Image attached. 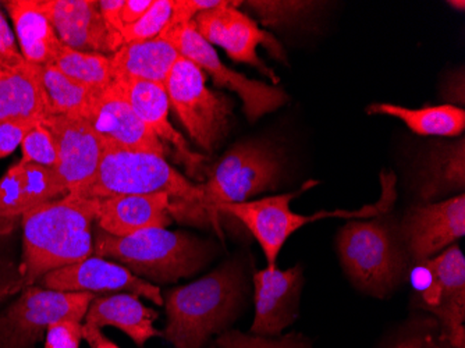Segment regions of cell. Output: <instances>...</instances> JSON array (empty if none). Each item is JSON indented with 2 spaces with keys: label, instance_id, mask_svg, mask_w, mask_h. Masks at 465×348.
Here are the masks:
<instances>
[{
  "label": "cell",
  "instance_id": "obj_1",
  "mask_svg": "<svg viewBox=\"0 0 465 348\" xmlns=\"http://www.w3.org/2000/svg\"><path fill=\"white\" fill-rule=\"evenodd\" d=\"M96 209L98 201L66 194L27 212L23 216V276L15 290L93 256Z\"/></svg>",
  "mask_w": 465,
  "mask_h": 348
},
{
  "label": "cell",
  "instance_id": "obj_2",
  "mask_svg": "<svg viewBox=\"0 0 465 348\" xmlns=\"http://www.w3.org/2000/svg\"><path fill=\"white\" fill-rule=\"evenodd\" d=\"M281 174L282 161L273 148L260 141H242L224 154L205 182L197 184L194 201H172V217L197 226L218 224L221 208L274 190Z\"/></svg>",
  "mask_w": 465,
  "mask_h": 348
},
{
  "label": "cell",
  "instance_id": "obj_3",
  "mask_svg": "<svg viewBox=\"0 0 465 348\" xmlns=\"http://www.w3.org/2000/svg\"><path fill=\"white\" fill-rule=\"evenodd\" d=\"M244 292V274L237 263L219 266L197 282L164 294L167 322L162 337L174 348H201L236 319Z\"/></svg>",
  "mask_w": 465,
  "mask_h": 348
},
{
  "label": "cell",
  "instance_id": "obj_4",
  "mask_svg": "<svg viewBox=\"0 0 465 348\" xmlns=\"http://www.w3.org/2000/svg\"><path fill=\"white\" fill-rule=\"evenodd\" d=\"M213 247L194 235L166 227L114 237L94 230V256L111 259L150 283H176L193 276L213 256Z\"/></svg>",
  "mask_w": 465,
  "mask_h": 348
},
{
  "label": "cell",
  "instance_id": "obj_5",
  "mask_svg": "<svg viewBox=\"0 0 465 348\" xmlns=\"http://www.w3.org/2000/svg\"><path fill=\"white\" fill-rule=\"evenodd\" d=\"M197 193V184L183 176L164 156L151 152L106 149L93 179L69 194L90 200L167 194L174 203H192Z\"/></svg>",
  "mask_w": 465,
  "mask_h": 348
},
{
  "label": "cell",
  "instance_id": "obj_6",
  "mask_svg": "<svg viewBox=\"0 0 465 348\" xmlns=\"http://www.w3.org/2000/svg\"><path fill=\"white\" fill-rule=\"evenodd\" d=\"M347 274L370 294H388L406 272L407 258L396 230L383 219L349 222L337 235Z\"/></svg>",
  "mask_w": 465,
  "mask_h": 348
},
{
  "label": "cell",
  "instance_id": "obj_7",
  "mask_svg": "<svg viewBox=\"0 0 465 348\" xmlns=\"http://www.w3.org/2000/svg\"><path fill=\"white\" fill-rule=\"evenodd\" d=\"M382 197L375 205H368L360 211L318 212L315 214H299L290 209V203L302 191L297 193L272 195L261 200L245 201V203L232 204L221 208V214H230L242 222L248 232L257 238L262 248L263 255L268 261V268H276L279 254L290 235L302 229L310 222L320 221L326 217H372L388 212L396 198L394 191V177L389 174L388 179L382 176Z\"/></svg>",
  "mask_w": 465,
  "mask_h": 348
},
{
  "label": "cell",
  "instance_id": "obj_8",
  "mask_svg": "<svg viewBox=\"0 0 465 348\" xmlns=\"http://www.w3.org/2000/svg\"><path fill=\"white\" fill-rule=\"evenodd\" d=\"M164 88L190 138L203 151L215 152L229 133L232 111L229 96L208 88L205 72L182 55Z\"/></svg>",
  "mask_w": 465,
  "mask_h": 348
},
{
  "label": "cell",
  "instance_id": "obj_9",
  "mask_svg": "<svg viewBox=\"0 0 465 348\" xmlns=\"http://www.w3.org/2000/svg\"><path fill=\"white\" fill-rule=\"evenodd\" d=\"M96 294L28 286L0 315V348H34L49 326L63 319L83 321Z\"/></svg>",
  "mask_w": 465,
  "mask_h": 348
},
{
  "label": "cell",
  "instance_id": "obj_10",
  "mask_svg": "<svg viewBox=\"0 0 465 348\" xmlns=\"http://www.w3.org/2000/svg\"><path fill=\"white\" fill-rule=\"evenodd\" d=\"M418 265L414 277L420 307L435 315L451 348H465L464 254L459 245H451Z\"/></svg>",
  "mask_w": 465,
  "mask_h": 348
},
{
  "label": "cell",
  "instance_id": "obj_11",
  "mask_svg": "<svg viewBox=\"0 0 465 348\" xmlns=\"http://www.w3.org/2000/svg\"><path fill=\"white\" fill-rule=\"evenodd\" d=\"M171 42L185 59L192 60L200 69L211 75L213 84L237 94L244 104L245 116L250 122H257L266 114L278 111L287 102L284 91L262 81L252 80L242 73L230 69L219 59L213 45L195 31L194 23L171 35H159Z\"/></svg>",
  "mask_w": 465,
  "mask_h": 348
},
{
  "label": "cell",
  "instance_id": "obj_12",
  "mask_svg": "<svg viewBox=\"0 0 465 348\" xmlns=\"http://www.w3.org/2000/svg\"><path fill=\"white\" fill-rule=\"evenodd\" d=\"M240 5L242 2L223 0L221 6L200 13L194 18L195 31L209 45L223 48L230 59L257 67L274 84L279 83V78L258 56L257 48L265 45L278 59H283V49L268 31L261 30L252 18L237 9Z\"/></svg>",
  "mask_w": 465,
  "mask_h": 348
},
{
  "label": "cell",
  "instance_id": "obj_13",
  "mask_svg": "<svg viewBox=\"0 0 465 348\" xmlns=\"http://www.w3.org/2000/svg\"><path fill=\"white\" fill-rule=\"evenodd\" d=\"M465 234V195L411 206L400 226L404 251L422 263L445 251Z\"/></svg>",
  "mask_w": 465,
  "mask_h": 348
},
{
  "label": "cell",
  "instance_id": "obj_14",
  "mask_svg": "<svg viewBox=\"0 0 465 348\" xmlns=\"http://www.w3.org/2000/svg\"><path fill=\"white\" fill-rule=\"evenodd\" d=\"M39 282L44 289L54 292L93 294L129 293L153 301L156 305H163V297L158 286L135 276L125 266L99 256H90L81 263L49 272Z\"/></svg>",
  "mask_w": 465,
  "mask_h": 348
},
{
  "label": "cell",
  "instance_id": "obj_15",
  "mask_svg": "<svg viewBox=\"0 0 465 348\" xmlns=\"http://www.w3.org/2000/svg\"><path fill=\"white\" fill-rule=\"evenodd\" d=\"M85 119L95 128L106 149L166 155L163 144L138 117L116 81L102 93L94 94L90 114Z\"/></svg>",
  "mask_w": 465,
  "mask_h": 348
},
{
  "label": "cell",
  "instance_id": "obj_16",
  "mask_svg": "<svg viewBox=\"0 0 465 348\" xmlns=\"http://www.w3.org/2000/svg\"><path fill=\"white\" fill-rule=\"evenodd\" d=\"M63 45L75 51L112 56L124 42L109 27L99 10V0H41Z\"/></svg>",
  "mask_w": 465,
  "mask_h": 348
},
{
  "label": "cell",
  "instance_id": "obj_17",
  "mask_svg": "<svg viewBox=\"0 0 465 348\" xmlns=\"http://www.w3.org/2000/svg\"><path fill=\"white\" fill-rule=\"evenodd\" d=\"M56 141L59 152L57 176L67 194L93 179L106 145L95 128L84 117L49 116L42 120Z\"/></svg>",
  "mask_w": 465,
  "mask_h": 348
},
{
  "label": "cell",
  "instance_id": "obj_18",
  "mask_svg": "<svg viewBox=\"0 0 465 348\" xmlns=\"http://www.w3.org/2000/svg\"><path fill=\"white\" fill-rule=\"evenodd\" d=\"M116 83L122 85L124 95L129 99L135 114L163 144L164 149L185 167L193 179L197 180L200 184L205 182L208 177V173L205 172V158L198 152L193 151L187 141L172 124L169 119L171 104L164 85L141 80Z\"/></svg>",
  "mask_w": 465,
  "mask_h": 348
},
{
  "label": "cell",
  "instance_id": "obj_19",
  "mask_svg": "<svg viewBox=\"0 0 465 348\" xmlns=\"http://www.w3.org/2000/svg\"><path fill=\"white\" fill-rule=\"evenodd\" d=\"M255 316L251 333L278 337L299 315L302 289V265L281 271L263 269L253 274Z\"/></svg>",
  "mask_w": 465,
  "mask_h": 348
},
{
  "label": "cell",
  "instance_id": "obj_20",
  "mask_svg": "<svg viewBox=\"0 0 465 348\" xmlns=\"http://www.w3.org/2000/svg\"><path fill=\"white\" fill-rule=\"evenodd\" d=\"M96 201V227L114 237H127L141 230L167 227L173 222L172 198L167 194L117 195Z\"/></svg>",
  "mask_w": 465,
  "mask_h": 348
},
{
  "label": "cell",
  "instance_id": "obj_21",
  "mask_svg": "<svg viewBox=\"0 0 465 348\" xmlns=\"http://www.w3.org/2000/svg\"><path fill=\"white\" fill-rule=\"evenodd\" d=\"M66 194L56 170L20 161L0 179V217L25 216Z\"/></svg>",
  "mask_w": 465,
  "mask_h": 348
},
{
  "label": "cell",
  "instance_id": "obj_22",
  "mask_svg": "<svg viewBox=\"0 0 465 348\" xmlns=\"http://www.w3.org/2000/svg\"><path fill=\"white\" fill-rule=\"evenodd\" d=\"M2 5L12 18L25 62L35 66L54 65L63 44L42 9L41 0H5Z\"/></svg>",
  "mask_w": 465,
  "mask_h": 348
},
{
  "label": "cell",
  "instance_id": "obj_23",
  "mask_svg": "<svg viewBox=\"0 0 465 348\" xmlns=\"http://www.w3.org/2000/svg\"><path fill=\"white\" fill-rule=\"evenodd\" d=\"M158 316V313L145 307L137 295L117 293L101 297L96 295L90 303L85 322L99 329L104 326L119 329L138 347L143 348L153 337L162 336V332L153 326Z\"/></svg>",
  "mask_w": 465,
  "mask_h": 348
},
{
  "label": "cell",
  "instance_id": "obj_24",
  "mask_svg": "<svg viewBox=\"0 0 465 348\" xmlns=\"http://www.w3.org/2000/svg\"><path fill=\"white\" fill-rule=\"evenodd\" d=\"M180 54L163 38L124 44L111 56L114 81L141 80L166 84Z\"/></svg>",
  "mask_w": 465,
  "mask_h": 348
},
{
  "label": "cell",
  "instance_id": "obj_25",
  "mask_svg": "<svg viewBox=\"0 0 465 348\" xmlns=\"http://www.w3.org/2000/svg\"><path fill=\"white\" fill-rule=\"evenodd\" d=\"M38 69L35 65L25 63L17 69L6 70L0 77V120L45 119V98Z\"/></svg>",
  "mask_w": 465,
  "mask_h": 348
},
{
  "label": "cell",
  "instance_id": "obj_26",
  "mask_svg": "<svg viewBox=\"0 0 465 348\" xmlns=\"http://www.w3.org/2000/svg\"><path fill=\"white\" fill-rule=\"evenodd\" d=\"M371 114H385L401 120L420 135L459 137L465 128V112L454 104L409 109L393 104H372L367 109Z\"/></svg>",
  "mask_w": 465,
  "mask_h": 348
},
{
  "label": "cell",
  "instance_id": "obj_27",
  "mask_svg": "<svg viewBox=\"0 0 465 348\" xmlns=\"http://www.w3.org/2000/svg\"><path fill=\"white\" fill-rule=\"evenodd\" d=\"M39 81L45 98L46 117H85L90 114L94 93L87 86L63 75L56 66H39Z\"/></svg>",
  "mask_w": 465,
  "mask_h": 348
},
{
  "label": "cell",
  "instance_id": "obj_28",
  "mask_svg": "<svg viewBox=\"0 0 465 348\" xmlns=\"http://www.w3.org/2000/svg\"><path fill=\"white\" fill-rule=\"evenodd\" d=\"M465 185V141L440 144L430 152V164L424 183L420 185V197L435 200L451 191L462 190Z\"/></svg>",
  "mask_w": 465,
  "mask_h": 348
},
{
  "label": "cell",
  "instance_id": "obj_29",
  "mask_svg": "<svg viewBox=\"0 0 465 348\" xmlns=\"http://www.w3.org/2000/svg\"><path fill=\"white\" fill-rule=\"evenodd\" d=\"M54 66L72 80L87 86L88 90L93 91L94 94L106 90L114 81L112 75L111 56L106 55L75 51L63 45Z\"/></svg>",
  "mask_w": 465,
  "mask_h": 348
},
{
  "label": "cell",
  "instance_id": "obj_30",
  "mask_svg": "<svg viewBox=\"0 0 465 348\" xmlns=\"http://www.w3.org/2000/svg\"><path fill=\"white\" fill-rule=\"evenodd\" d=\"M386 348H451L436 319L410 321Z\"/></svg>",
  "mask_w": 465,
  "mask_h": 348
},
{
  "label": "cell",
  "instance_id": "obj_31",
  "mask_svg": "<svg viewBox=\"0 0 465 348\" xmlns=\"http://www.w3.org/2000/svg\"><path fill=\"white\" fill-rule=\"evenodd\" d=\"M21 161L25 164H39V166L56 169L59 164V152L56 141L42 122L36 123L25 135L21 144Z\"/></svg>",
  "mask_w": 465,
  "mask_h": 348
},
{
  "label": "cell",
  "instance_id": "obj_32",
  "mask_svg": "<svg viewBox=\"0 0 465 348\" xmlns=\"http://www.w3.org/2000/svg\"><path fill=\"white\" fill-rule=\"evenodd\" d=\"M172 17V0H153L151 9L130 27L123 28L124 44L158 38Z\"/></svg>",
  "mask_w": 465,
  "mask_h": 348
},
{
  "label": "cell",
  "instance_id": "obj_33",
  "mask_svg": "<svg viewBox=\"0 0 465 348\" xmlns=\"http://www.w3.org/2000/svg\"><path fill=\"white\" fill-rule=\"evenodd\" d=\"M218 348H312L310 342L300 334L281 337H263L229 331L219 336Z\"/></svg>",
  "mask_w": 465,
  "mask_h": 348
},
{
  "label": "cell",
  "instance_id": "obj_34",
  "mask_svg": "<svg viewBox=\"0 0 465 348\" xmlns=\"http://www.w3.org/2000/svg\"><path fill=\"white\" fill-rule=\"evenodd\" d=\"M250 9L258 15L263 25L276 27L284 23H292L295 18L302 17L313 9V2H244Z\"/></svg>",
  "mask_w": 465,
  "mask_h": 348
},
{
  "label": "cell",
  "instance_id": "obj_35",
  "mask_svg": "<svg viewBox=\"0 0 465 348\" xmlns=\"http://www.w3.org/2000/svg\"><path fill=\"white\" fill-rule=\"evenodd\" d=\"M83 324L74 319L54 322L46 331L45 348H80Z\"/></svg>",
  "mask_w": 465,
  "mask_h": 348
},
{
  "label": "cell",
  "instance_id": "obj_36",
  "mask_svg": "<svg viewBox=\"0 0 465 348\" xmlns=\"http://www.w3.org/2000/svg\"><path fill=\"white\" fill-rule=\"evenodd\" d=\"M36 123H39V120H0V159L12 155Z\"/></svg>",
  "mask_w": 465,
  "mask_h": 348
},
{
  "label": "cell",
  "instance_id": "obj_37",
  "mask_svg": "<svg viewBox=\"0 0 465 348\" xmlns=\"http://www.w3.org/2000/svg\"><path fill=\"white\" fill-rule=\"evenodd\" d=\"M25 63L27 62L18 49L15 36L10 30L6 15L0 10V66L6 70H13L23 66Z\"/></svg>",
  "mask_w": 465,
  "mask_h": 348
},
{
  "label": "cell",
  "instance_id": "obj_38",
  "mask_svg": "<svg viewBox=\"0 0 465 348\" xmlns=\"http://www.w3.org/2000/svg\"><path fill=\"white\" fill-rule=\"evenodd\" d=\"M153 0H124L123 2L122 12H120V23H122V30L130 25H135L143 15H145Z\"/></svg>",
  "mask_w": 465,
  "mask_h": 348
},
{
  "label": "cell",
  "instance_id": "obj_39",
  "mask_svg": "<svg viewBox=\"0 0 465 348\" xmlns=\"http://www.w3.org/2000/svg\"><path fill=\"white\" fill-rule=\"evenodd\" d=\"M124 0H99V10L104 15L109 27L120 33L122 35V23H120V12H122Z\"/></svg>",
  "mask_w": 465,
  "mask_h": 348
},
{
  "label": "cell",
  "instance_id": "obj_40",
  "mask_svg": "<svg viewBox=\"0 0 465 348\" xmlns=\"http://www.w3.org/2000/svg\"><path fill=\"white\" fill-rule=\"evenodd\" d=\"M83 340H85L91 348H119V345L104 336L95 324L87 323V322L83 324Z\"/></svg>",
  "mask_w": 465,
  "mask_h": 348
},
{
  "label": "cell",
  "instance_id": "obj_41",
  "mask_svg": "<svg viewBox=\"0 0 465 348\" xmlns=\"http://www.w3.org/2000/svg\"><path fill=\"white\" fill-rule=\"evenodd\" d=\"M449 5H450V6L456 7V9L459 10H464L465 7L464 0H460V2H454V0H450V2H449Z\"/></svg>",
  "mask_w": 465,
  "mask_h": 348
},
{
  "label": "cell",
  "instance_id": "obj_42",
  "mask_svg": "<svg viewBox=\"0 0 465 348\" xmlns=\"http://www.w3.org/2000/svg\"><path fill=\"white\" fill-rule=\"evenodd\" d=\"M5 73H6V69H4V67L0 66V77H2V75H5Z\"/></svg>",
  "mask_w": 465,
  "mask_h": 348
},
{
  "label": "cell",
  "instance_id": "obj_43",
  "mask_svg": "<svg viewBox=\"0 0 465 348\" xmlns=\"http://www.w3.org/2000/svg\"><path fill=\"white\" fill-rule=\"evenodd\" d=\"M211 348H216V347H211Z\"/></svg>",
  "mask_w": 465,
  "mask_h": 348
}]
</instances>
